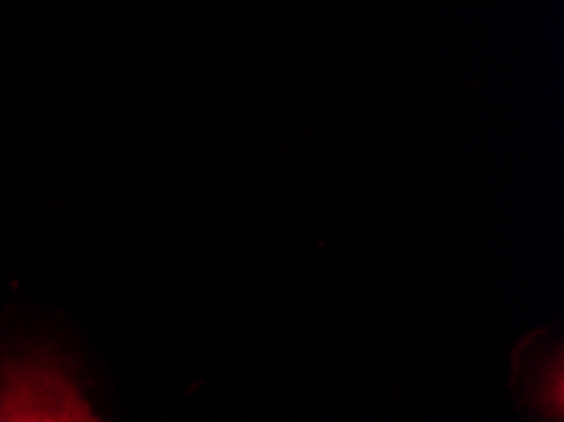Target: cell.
Instances as JSON below:
<instances>
[{"instance_id": "obj_1", "label": "cell", "mask_w": 564, "mask_h": 422, "mask_svg": "<svg viewBox=\"0 0 564 422\" xmlns=\"http://www.w3.org/2000/svg\"><path fill=\"white\" fill-rule=\"evenodd\" d=\"M0 422H99L72 375L46 357L0 359Z\"/></svg>"}]
</instances>
